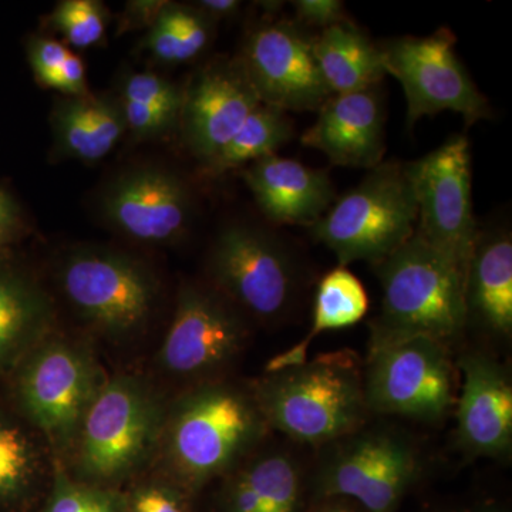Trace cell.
<instances>
[{
	"instance_id": "cell-12",
	"label": "cell",
	"mask_w": 512,
	"mask_h": 512,
	"mask_svg": "<svg viewBox=\"0 0 512 512\" xmlns=\"http://www.w3.org/2000/svg\"><path fill=\"white\" fill-rule=\"evenodd\" d=\"M407 167L417 202L416 234L466 276L478 237L468 138H450Z\"/></svg>"
},
{
	"instance_id": "cell-41",
	"label": "cell",
	"mask_w": 512,
	"mask_h": 512,
	"mask_svg": "<svg viewBox=\"0 0 512 512\" xmlns=\"http://www.w3.org/2000/svg\"><path fill=\"white\" fill-rule=\"evenodd\" d=\"M478 512H498V511H495V510H483V511H478Z\"/></svg>"
},
{
	"instance_id": "cell-35",
	"label": "cell",
	"mask_w": 512,
	"mask_h": 512,
	"mask_svg": "<svg viewBox=\"0 0 512 512\" xmlns=\"http://www.w3.org/2000/svg\"><path fill=\"white\" fill-rule=\"evenodd\" d=\"M292 5L295 8L296 20L302 25L323 30L349 22L345 5L339 0H296Z\"/></svg>"
},
{
	"instance_id": "cell-15",
	"label": "cell",
	"mask_w": 512,
	"mask_h": 512,
	"mask_svg": "<svg viewBox=\"0 0 512 512\" xmlns=\"http://www.w3.org/2000/svg\"><path fill=\"white\" fill-rule=\"evenodd\" d=\"M261 104L241 62L211 64L183 97L185 144L195 157L210 163Z\"/></svg>"
},
{
	"instance_id": "cell-21",
	"label": "cell",
	"mask_w": 512,
	"mask_h": 512,
	"mask_svg": "<svg viewBox=\"0 0 512 512\" xmlns=\"http://www.w3.org/2000/svg\"><path fill=\"white\" fill-rule=\"evenodd\" d=\"M468 322L480 323L494 335L510 336L512 330V241L510 232H478L467 266Z\"/></svg>"
},
{
	"instance_id": "cell-4",
	"label": "cell",
	"mask_w": 512,
	"mask_h": 512,
	"mask_svg": "<svg viewBox=\"0 0 512 512\" xmlns=\"http://www.w3.org/2000/svg\"><path fill=\"white\" fill-rule=\"evenodd\" d=\"M309 491L319 501L353 500L365 512H394L421 473L420 450L389 424L360 427L318 450Z\"/></svg>"
},
{
	"instance_id": "cell-28",
	"label": "cell",
	"mask_w": 512,
	"mask_h": 512,
	"mask_svg": "<svg viewBox=\"0 0 512 512\" xmlns=\"http://www.w3.org/2000/svg\"><path fill=\"white\" fill-rule=\"evenodd\" d=\"M39 451L28 434L0 416V503L22 500L32 491L40 471Z\"/></svg>"
},
{
	"instance_id": "cell-25",
	"label": "cell",
	"mask_w": 512,
	"mask_h": 512,
	"mask_svg": "<svg viewBox=\"0 0 512 512\" xmlns=\"http://www.w3.org/2000/svg\"><path fill=\"white\" fill-rule=\"evenodd\" d=\"M123 114L113 101L72 97L57 107V141L67 156L94 163L107 156L123 136Z\"/></svg>"
},
{
	"instance_id": "cell-22",
	"label": "cell",
	"mask_w": 512,
	"mask_h": 512,
	"mask_svg": "<svg viewBox=\"0 0 512 512\" xmlns=\"http://www.w3.org/2000/svg\"><path fill=\"white\" fill-rule=\"evenodd\" d=\"M49 299L20 269L0 259V375L16 369L49 336Z\"/></svg>"
},
{
	"instance_id": "cell-26",
	"label": "cell",
	"mask_w": 512,
	"mask_h": 512,
	"mask_svg": "<svg viewBox=\"0 0 512 512\" xmlns=\"http://www.w3.org/2000/svg\"><path fill=\"white\" fill-rule=\"evenodd\" d=\"M212 20L198 8L168 2L143 47L158 62L180 64L200 56L211 43Z\"/></svg>"
},
{
	"instance_id": "cell-19",
	"label": "cell",
	"mask_w": 512,
	"mask_h": 512,
	"mask_svg": "<svg viewBox=\"0 0 512 512\" xmlns=\"http://www.w3.org/2000/svg\"><path fill=\"white\" fill-rule=\"evenodd\" d=\"M244 178L258 207L276 224L311 228L335 201L326 171L291 158H262L251 164Z\"/></svg>"
},
{
	"instance_id": "cell-6",
	"label": "cell",
	"mask_w": 512,
	"mask_h": 512,
	"mask_svg": "<svg viewBox=\"0 0 512 512\" xmlns=\"http://www.w3.org/2000/svg\"><path fill=\"white\" fill-rule=\"evenodd\" d=\"M417 202L407 164L380 163L330 207L313 227L340 266L376 265L416 232Z\"/></svg>"
},
{
	"instance_id": "cell-13",
	"label": "cell",
	"mask_w": 512,
	"mask_h": 512,
	"mask_svg": "<svg viewBox=\"0 0 512 512\" xmlns=\"http://www.w3.org/2000/svg\"><path fill=\"white\" fill-rule=\"evenodd\" d=\"M454 36L439 30L426 37L404 36L379 47L386 74L402 84L407 123L441 111L461 114L468 124L490 116V106L454 52Z\"/></svg>"
},
{
	"instance_id": "cell-2",
	"label": "cell",
	"mask_w": 512,
	"mask_h": 512,
	"mask_svg": "<svg viewBox=\"0 0 512 512\" xmlns=\"http://www.w3.org/2000/svg\"><path fill=\"white\" fill-rule=\"evenodd\" d=\"M252 393L269 430L315 450L360 429L372 416L363 365L350 350L265 373Z\"/></svg>"
},
{
	"instance_id": "cell-31",
	"label": "cell",
	"mask_w": 512,
	"mask_h": 512,
	"mask_svg": "<svg viewBox=\"0 0 512 512\" xmlns=\"http://www.w3.org/2000/svg\"><path fill=\"white\" fill-rule=\"evenodd\" d=\"M183 97L173 83L154 73L131 74L124 80L121 93V100L136 101L154 109L170 111L177 116L181 113Z\"/></svg>"
},
{
	"instance_id": "cell-39",
	"label": "cell",
	"mask_w": 512,
	"mask_h": 512,
	"mask_svg": "<svg viewBox=\"0 0 512 512\" xmlns=\"http://www.w3.org/2000/svg\"><path fill=\"white\" fill-rule=\"evenodd\" d=\"M241 8L238 0H202L198 3V9L211 20L231 18Z\"/></svg>"
},
{
	"instance_id": "cell-34",
	"label": "cell",
	"mask_w": 512,
	"mask_h": 512,
	"mask_svg": "<svg viewBox=\"0 0 512 512\" xmlns=\"http://www.w3.org/2000/svg\"><path fill=\"white\" fill-rule=\"evenodd\" d=\"M128 512H188L184 495L174 487L164 484L141 485L130 500Z\"/></svg>"
},
{
	"instance_id": "cell-30",
	"label": "cell",
	"mask_w": 512,
	"mask_h": 512,
	"mask_svg": "<svg viewBox=\"0 0 512 512\" xmlns=\"http://www.w3.org/2000/svg\"><path fill=\"white\" fill-rule=\"evenodd\" d=\"M53 26L74 47L99 43L107 28V10L96 0H64L52 15Z\"/></svg>"
},
{
	"instance_id": "cell-14",
	"label": "cell",
	"mask_w": 512,
	"mask_h": 512,
	"mask_svg": "<svg viewBox=\"0 0 512 512\" xmlns=\"http://www.w3.org/2000/svg\"><path fill=\"white\" fill-rule=\"evenodd\" d=\"M239 62L265 106L312 111L332 97L316 63L313 37L298 23L276 20L259 26Z\"/></svg>"
},
{
	"instance_id": "cell-16",
	"label": "cell",
	"mask_w": 512,
	"mask_h": 512,
	"mask_svg": "<svg viewBox=\"0 0 512 512\" xmlns=\"http://www.w3.org/2000/svg\"><path fill=\"white\" fill-rule=\"evenodd\" d=\"M107 221L127 237L147 244L174 241L187 228L191 198L183 181L144 168L124 175L103 201Z\"/></svg>"
},
{
	"instance_id": "cell-27",
	"label": "cell",
	"mask_w": 512,
	"mask_h": 512,
	"mask_svg": "<svg viewBox=\"0 0 512 512\" xmlns=\"http://www.w3.org/2000/svg\"><path fill=\"white\" fill-rule=\"evenodd\" d=\"M292 134V123L285 111L261 104L252 111L227 146L207 164L208 171L212 175H220L241 165L275 156L276 151L291 140Z\"/></svg>"
},
{
	"instance_id": "cell-5",
	"label": "cell",
	"mask_w": 512,
	"mask_h": 512,
	"mask_svg": "<svg viewBox=\"0 0 512 512\" xmlns=\"http://www.w3.org/2000/svg\"><path fill=\"white\" fill-rule=\"evenodd\" d=\"M165 416L163 400L140 377L107 380L74 443L84 483H114L140 470L160 447Z\"/></svg>"
},
{
	"instance_id": "cell-29",
	"label": "cell",
	"mask_w": 512,
	"mask_h": 512,
	"mask_svg": "<svg viewBox=\"0 0 512 512\" xmlns=\"http://www.w3.org/2000/svg\"><path fill=\"white\" fill-rule=\"evenodd\" d=\"M43 512H128L127 500L103 485L70 480L56 467L55 483Z\"/></svg>"
},
{
	"instance_id": "cell-7",
	"label": "cell",
	"mask_w": 512,
	"mask_h": 512,
	"mask_svg": "<svg viewBox=\"0 0 512 512\" xmlns=\"http://www.w3.org/2000/svg\"><path fill=\"white\" fill-rule=\"evenodd\" d=\"M18 370L16 399L22 412L55 450L74 446L84 417L107 382L92 350L47 336Z\"/></svg>"
},
{
	"instance_id": "cell-3",
	"label": "cell",
	"mask_w": 512,
	"mask_h": 512,
	"mask_svg": "<svg viewBox=\"0 0 512 512\" xmlns=\"http://www.w3.org/2000/svg\"><path fill=\"white\" fill-rule=\"evenodd\" d=\"M375 268L383 299L370 349L412 338L450 345L466 329V276L416 232Z\"/></svg>"
},
{
	"instance_id": "cell-37",
	"label": "cell",
	"mask_w": 512,
	"mask_h": 512,
	"mask_svg": "<svg viewBox=\"0 0 512 512\" xmlns=\"http://www.w3.org/2000/svg\"><path fill=\"white\" fill-rule=\"evenodd\" d=\"M56 90L69 94L72 97L89 96L87 92L86 69L79 56L70 53L64 60L59 76H57Z\"/></svg>"
},
{
	"instance_id": "cell-40",
	"label": "cell",
	"mask_w": 512,
	"mask_h": 512,
	"mask_svg": "<svg viewBox=\"0 0 512 512\" xmlns=\"http://www.w3.org/2000/svg\"><path fill=\"white\" fill-rule=\"evenodd\" d=\"M318 512H362L342 500H325Z\"/></svg>"
},
{
	"instance_id": "cell-18",
	"label": "cell",
	"mask_w": 512,
	"mask_h": 512,
	"mask_svg": "<svg viewBox=\"0 0 512 512\" xmlns=\"http://www.w3.org/2000/svg\"><path fill=\"white\" fill-rule=\"evenodd\" d=\"M302 144L322 151L340 167H377L386 144L382 100L375 87L329 97L316 123L303 134Z\"/></svg>"
},
{
	"instance_id": "cell-33",
	"label": "cell",
	"mask_w": 512,
	"mask_h": 512,
	"mask_svg": "<svg viewBox=\"0 0 512 512\" xmlns=\"http://www.w3.org/2000/svg\"><path fill=\"white\" fill-rule=\"evenodd\" d=\"M70 53L72 52L57 40L46 37L33 39L29 45V62L37 82L55 89L57 76Z\"/></svg>"
},
{
	"instance_id": "cell-1",
	"label": "cell",
	"mask_w": 512,
	"mask_h": 512,
	"mask_svg": "<svg viewBox=\"0 0 512 512\" xmlns=\"http://www.w3.org/2000/svg\"><path fill=\"white\" fill-rule=\"evenodd\" d=\"M268 431L252 389L224 379L197 384L167 409L165 464L184 488L198 490L231 473Z\"/></svg>"
},
{
	"instance_id": "cell-9",
	"label": "cell",
	"mask_w": 512,
	"mask_h": 512,
	"mask_svg": "<svg viewBox=\"0 0 512 512\" xmlns=\"http://www.w3.org/2000/svg\"><path fill=\"white\" fill-rule=\"evenodd\" d=\"M208 274L215 291L261 322L284 318L298 295V268L289 249L268 232L245 225L218 235Z\"/></svg>"
},
{
	"instance_id": "cell-8",
	"label": "cell",
	"mask_w": 512,
	"mask_h": 512,
	"mask_svg": "<svg viewBox=\"0 0 512 512\" xmlns=\"http://www.w3.org/2000/svg\"><path fill=\"white\" fill-rule=\"evenodd\" d=\"M363 389L372 416L443 419L456 403V367L447 343L412 338L369 349Z\"/></svg>"
},
{
	"instance_id": "cell-32",
	"label": "cell",
	"mask_w": 512,
	"mask_h": 512,
	"mask_svg": "<svg viewBox=\"0 0 512 512\" xmlns=\"http://www.w3.org/2000/svg\"><path fill=\"white\" fill-rule=\"evenodd\" d=\"M120 109L126 127L140 138L160 136L180 119V116L170 111L154 109L136 101L121 100Z\"/></svg>"
},
{
	"instance_id": "cell-11",
	"label": "cell",
	"mask_w": 512,
	"mask_h": 512,
	"mask_svg": "<svg viewBox=\"0 0 512 512\" xmlns=\"http://www.w3.org/2000/svg\"><path fill=\"white\" fill-rule=\"evenodd\" d=\"M248 338L244 313L228 299L212 286L185 284L158 352V365L192 386L221 380L244 352Z\"/></svg>"
},
{
	"instance_id": "cell-17",
	"label": "cell",
	"mask_w": 512,
	"mask_h": 512,
	"mask_svg": "<svg viewBox=\"0 0 512 512\" xmlns=\"http://www.w3.org/2000/svg\"><path fill=\"white\" fill-rule=\"evenodd\" d=\"M463 376L457 404L461 447L477 457L500 458L512 446V386L504 367L483 352L458 360Z\"/></svg>"
},
{
	"instance_id": "cell-23",
	"label": "cell",
	"mask_w": 512,
	"mask_h": 512,
	"mask_svg": "<svg viewBox=\"0 0 512 512\" xmlns=\"http://www.w3.org/2000/svg\"><path fill=\"white\" fill-rule=\"evenodd\" d=\"M313 53L332 96L373 89L386 76L379 47L350 22L323 29Z\"/></svg>"
},
{
	"instance_id": "cell-10",
	"label": "cell",
	"mask_w": 512,
	"mask_h": 512,
	"mask_svg": "<svg viewBox=\"0 0 512 512\" xmlns=\"http://www.w3.org/2000/svg\"><path fill=\"white\" fill-rule=\"evenodd\" d=\"M60 282L73 308L109 338L140 335L156 309V278L136 259L116 252L70 255L62 265Z\"/></svg>"
},
{
	"instance_id": "cell-24",
	"label": "cell",
	"mask_w": 512,
	"mask_h": 512,
	"mask_svg": "<svg viewBox=\"0 0 512 512\" xmlns=\"http://www.w3.org/2000/svg\"><path fill=\"white\" fill-rule=\"evenodd\" d=\"M369 296L360 279L345 266L323 276L316 292L312 328L301 342L269 360L265 373L298 366L308 360L313 340L329 330L350 328L365 318Z\"/></svg>"
},
{
	"instance_id": "cell-36",
	"label": "cell",
	"mask_w": 512,
	"mask_h": 512,
	"mask_svg": "<svg viewBox=\"0 0 512 512\" xmlns=\"http://www.w3.org/2000/svg\"><path fill=\"white\" fill-rule=\"evenodd\" d=\"M23 228L18 201L6 188L0 187V251L19 237Z\"/></svg>"
},
{
	"instance_id": "cell-20",
	"label": "cell",
	"mask_w": 512,
	"mask_h": 512,
	"mask_svg": "<svg viewBox=\"0 0 512 512\" xmlns=\"http://www.w3.org/2000/svg\"><path fill=\"white\" fill-rule=\"evenodd\" d=\"M225 512H302L309 474L291 447L249 454L227 474Z\"/></svg>"
},
{
	"instance_id": "cell-38",
	"label": "cell",
	"mask_w": 512,
	"mask_h": 512,
	"mask_svg": "<svg viewBox=\"0 0 512 512\" xmlns=\"http://www.w3.org/2000/svg\"><path fill=\"white\" fill-rule=\"evenodd\" d=\"M167 5L168 2H154V0H151V2L150 0H140V2L128 3L123 15L121 29L130 30L143 28V26L151 28Z\"/></svg>"
}]
</instances>
